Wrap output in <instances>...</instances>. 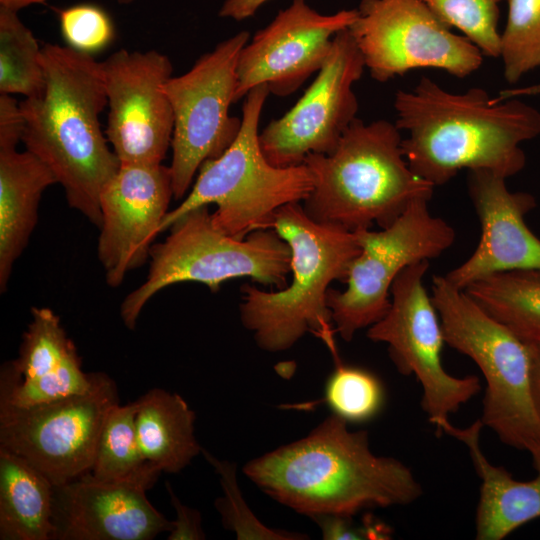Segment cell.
Returning a JSON list of instances; mask_svg holds the SVG:
<instances>
[{
	"label": "cell",
	"mask_w": 540,
	"mask_h": 540,
	"mask_svg": "<svg viewBox=\"0 0 540 540\" xmlns=\"http://www.w3.org/2000/svg\"><path fill=\"white\" fill-rule=\"evenodd\" d=\"M352 517V515L324 514L310 518L320 527L322 538L326 540L391 538V527L374 516L366 514L360 525H356Z\"/></svg>",
	"instance_id": "34"
},
{
	"label": "cell",
	"mask_w": 540,
	"mask_h": 540,
	"mask_svg": "<svg viewBox=\"0 0 540 540\" xmlns=\"http://www.w3.org/2000/svg\"><path fill=\"white\" fill-rule=\"evenodd\" d=\"M52 482L0 448V539L52 540Z\"/></svg>",
	"instance_id": "23"
},
{
	"label": "cell",
	"mask_w": 540,
	"mask_h": 540,
	"mask_svg": "<svg viewBox=\"0 0 540 540\" xmlns=\"http://www.w3.org/2000/svg\"><path fill=\"white\" fill-rule=\"evenodd\" d=\"M161 473L148 462L123 480H99L88 472L53 485L52 540H150L169 532L172 521L146 497Z\"/></svg>",
	"instance_id": "17"
},
{
	"label": "cell",
	"mask_w": 540,
	"mask_h": 540,
	"mask_svg": "<svg viewBox=\"0 0 540 540\" xmlns=\"http://www.w3.org/2000/svg\"><path fill=\"white\" fill-rule=\"evenodd\" d=\"M137 402L116 404L108 412L97 443L91 475L99 480L129 478L146 465L136 434Z\"/></svg>",
	"instance_id": "27"
},
{
	"label": "cell",
	"mask_w": 540,
	"mask_h": 540,
	"mask_svg": "<svg viewBox=\"0 0 540 540\" xmlns=\"http://www.w3.org/2000/svg\"><path fill=\"white\" fill-rule=\"evenodd\" d=\"M116 2H118L119 4H130L136 0H114Z\"/></svg>",
	"instance_id": "40"
},
{
	"label": "cell",
	"mask_w": 540,
	"mask_h": 540,
	"mask_svg": "<svg viewBox=\"0 0 540 540\" xmlns=\"http://www.w3.org/2000/svg\"><path fill=\"white\" fill-rule=\"evenodd\" d=\"M507 5L499 57L505 80L514 84L540 68V0H507Z\"/></svg>",
	"instance_id": "29"
},
{
	"label": "cell",
	"mask_w": 540,
	"mask_h": 540,
	"mask_svg": "<svg viewBox=\"0 0 540 540\" xmlns=\"http://www.w3.org/2000/svg\"><path fill=\"white\" fill-rule=\"evenodd\" d=\"M136 402L135 427L143 458L162 472L179 473L202 450L194 435V411L179 394L160 388Z\"/></svg>",
	"instance_id": "22"
},
{
	"label": "cell",
	"mask_w": 540,
	"mask_h": 540,
	"mask_svg": "<svg viewBox=\"0 0 540 540\" xmlns=\"http://www.w3.org/2000/svg\"><path fill=\"white\" fill-rule=\"evenodd\" d=\"M100 64L109 108L104 132L120 164H162L174 126L165 92L170 59L157 50L120 49Z\"/></svg>",
	"instance_id": "15"
},
{
	"label": "cell",
	"mask_w": 540,
	"mask_h": 540,
	"mask_svg": "<svg viewBox=\"0 0 540 540\" xmlns=\"http://www.w3.org/2000/svg\"><path fill=\"white\" fill-rule=\"evenodd\" d=\"M42 92L19 102L21 142L55 175L69 207L101 224L100 196L120 168L99 115L107 105L100 62L68 46L41 47Z\"/></svg>",
	"instance_id": "3"
},
{
	"label": "cell",
	"mask_w": 540,
	"mask_h": 540,
	"mask_svg": "<svg viewBox=\"0 0 540 540\" xmlns=\"http://www.w3.org/2000/svg\"><path fill=\"white\" fill-rule=\"evenodd\" d=\"M201 453L219 475L223 496L215 500L225 529L236 534L240 540H304L308 535L270 528L264 525L246 504L238 486L236 465L219 460L202 448Z\"/></svg>",
	"instance_id": "31"
},
{
	"label": "cell",
	"mask_w": 540,
	"mask_h": 540,
	"mask_svg": "<svg viewBox=\"0 0 540 540\" xmlns=\"http://www.w3.org/2000/svg\"><path fill=\"white\" fill-rule=\"evenodd\" d=\"M97 372L85 373L81 359L74 350L54 371L40 377L18 380L2 365L0 372V402L16 407H32L89 391Z\"/></svg>",
	"instance_id": "28"
},
{
	"label": "cell",
	"mask_w": 540,
	"mask_h": 540,
	"mask_svg": "<svg viewBox=\"0 0 540 540\" xmlns=\"http://www.w3.org/2000/svg\"><path fill=\"white\" fill-rule=\"evenodd\" d=\"M468 172V192L480 220L481 237L470 257L445 278L465 290L495 273L540 270V239L524 219L536 207L534 196L511 192L506 179L493 172Z\"/></svg>",
	"instance_id": "19"
},
{
	"label": "cell",
	"mask_w": 540,
	"mask_h": 540,
	"mask_svg": "<svg viewBox=\"0 0 540 540\" xmlns=\"http://www.w3.org/2000/svg\"><path fill=\"white\" fill-rule=\"evenodd\" d=\"M395 125L411 170L434 187L462 169L487 170L505 179L526 164L521 144L540 135V111L520 100H495L474 87L445 90L421 77L394 97Z\"/></svg>",
	"instance_id": "1"
},
{
	"label": "cell",
	"mask_w": 540,
	"mask_h": 540,
	"mask_svg": "<svg viewBox=\"0 0 540 540\" xmlns=\"http://www.w3.org/2000/svg\"><path fill=\"white\" fill-rule=\"evenodd\" d=\"M56 183L53 172L31 152L0 147L1 293L37 224L42 194Z\"/></svg>",
	"instance_id": "21"
},
{
	"label": "cell",
	"mask_w": 540,
	"mask_h": 540,
	"mask_svg": "<svg viewBox=\"0 0 540 540\" xmlns=\"http://www.w3.org/2000/svg\"><path fill=\"white\" fill-rule=\"evenodd\" d=\"M528 344L531 355V396L535 410L540 417V342Z\"/></svg>",
	"instance_id": "38"
},
{
	"label": "cell",
	"mask_w": 540,
	"mask_h": 540,
	"mask_svg": "<svg viewBox=\"0 0 540 540\" xmlns=\"http://www.w3.org/2000/svg\"><path fill=\"white\" fill-rule=\"evenodd\" d=\"M431 289L445 343L470 357L485 379L483 426L502 443L529 452L540 444V417L531 396L529 344L445 276L435 275Z\"/></svg>",
	"instance_id": "8"
},
{
	"label": "cell",
	"mask_w": 540,
	"mask_h": 540,
	"mask_svg": "<svg viewBox=\"0 0 540 540\" xmlns=\"http://www.w3.org/2000/svg\"><path fill=\"white\" fill-rule=\"evenodd\" d=\"M325 401L347 422H364L376 416L384 402V389L371 372L335 361L325 386Z\"/></svg>",
	"instance_id": "30"
},
{
	"label": "cell",
	"mask_w": 540,
	"mask_h": 540,
	"mask_svg": "<svg viewBox=\"0 0 540 540\" xmlns=\"http://www.w3.org/2000/svg\"><path fill=\"white\" fill-rule=\"evenodd\" d=\"M171 505L176 511V519L172 521L168 540H203L206 538L201 526L199 511L184 505L174 493L171 485L166 482Z\"/></svg>",
	"instance_id": "35"
},
{
	"label": "cell",
	"mask_w": 540,
	"mask_h": 540,
	"mask_svg": "<svg viewBox=\"0 0 540 540\" xmlns=\"http://www.w3.org/2000/svg\"><path fill=\"white\" fill-rule=\"evenodd\" d=\"M356 16L357 9L321 14L306 0H292L241 50L235 102L259 85L279 97L296 92L321 69L333 38Z\"/></svg>",
	"instance_id": "16"
},
{
	"label": "cell",
	"mask_w": 540,
	"mask_h": 540,
	"mask_svg": "<svg viewBox=\"0 0 540 540\" xmlns=\"http://www.w3.org/2000/svg\"><path fill=\"white\" fill-rule=\"evenodd\" d=\"M23 130L24 118L19 102L9 94H0V147H17Z\"/></svg>",
	"instance_id": "36"
},
{
	"label": "cell",
	"mask_w": 540,
	"mask_h": 540,
	"mask_svg": "<svg viewBox=\"0 0 540 540\" xmlns=\"http://www.w3.org/2000/svg\"><path fill=\"white\" fill-rule=\"evenodd\" d=\"M116 404V383L102 372L82 394L26 408L0 402V448L53 485L66 483L91 471L105 418Z\"/></svg>",
	"instance_id": "13"
},
{
	"label": "cell",
	"mask_w": 540,
	"mask_h": 540,
	"mask_svg": "<svg viewBox=\"0 0 540 540\" xmlns=\"http://www.w3.org/2000/svg\"><path fill=\"white\" fill-rule=\"evenodd\" d=\"M395 123L356 118L330 154H309L304 163L313 187L302 202L321 225L350 232L386 228L413 203L430 200L434 186L409 167Z\"/></svg>",
	"instance_id": "4"
},
{
	"label": "cell",
	"mask_w": 540,
	"mask_h": 540,
	"mask_svg": "<svg viewBox=\"0 0 540 540\" xmlns=\"http://www.w3.org/2000/svg\"><path fill=\"white\" fill-rule=\"evenodd\" d=\"M502 0H423L450 28L458 29L484 56H500L499 4Z\"/></svg>",
	"instance_id": "32"
},
{
	"label": "cell",
	"mask_w": 540,
	"mask_h": 540,
	"mask_svg": "<svg viewBox=\"0 0 540 540\" xmlns=\"http://www.w3.org/2000/svg\"><path fill=\"white\" fill-rule=\"evenodd\" d=\"M18 357L3 366L18 380L43 376L57 369L76 350L60 318L46 307H33Z\"/></svg>",
	"instance_id": "26"
},
{
	"label": "cell",
	"mask_w": 540,
	"mask_h": 540,
	"mask_svg": "<svg viewBox=\"0 0 540 540\" xmlns=\"http://www.w3.org/2000/svg\"><path fill=\"white\" fill-rule=\"evenodd\" d=\"M480 419L465 428L446 422L441 434L463 442L481 479L476 511V539L501 540L522 525L540 517V444L531 454L537 472L531 480L515 479L504 467L489 462L480 446Z\"/></svg>",
	"instance_id": "20"
},
{
	"label": "cell",
	"mask_w": 540,
	"mask_h": 540,
	"mask_svg": "<svg viewBox=\"0 0 540 540\" xmlns=\"http://www.w3.org/2000/svg\"><path fill=\"white\" fill-rule=\"evenodd\" d=\"M428 200L413 203L380 231L355 232L360 253L351 262L344 290L329 288L327 305L335 332L347 342L387 313L390 291L408 266L440 256L455 241L454 228L428 209Z\"/></svg>",
	"instance_id": "9"
},
{
	"label": "cell",
	"mask_w": 540,
	"mask_h": 540,
	"mask_svg": "<svg viewBox=\"0 0 540 540\" xmlns=\"http://www.w3.org/2000/svg\"><path fill=\"white\" fill-rule=\"evenodd\" d=\"M268 228L290 248L292 278L277 291L245 284L239 304L243 326L267 352L288 350L311 332L325 342L334 360L339 359L326 297L333 281H345L360 253L355 232L314 222L301 203L279 208Z\"/></svg>",
	"instance_id": "5"
},
{
	"label": "cell",
	"mask_w": 540,
	"mask_h": 540,
	"mask_svg": "<svg viewBox=\"0 0 540 540\" xmlns=\"http://www.w3.org/2000/svg\"><path fill=\"white\" fill-rule=\"evenodd\" d=\"M61 35L67 46L92 55L106 48L115 35L109 14L92 3H80L57 11Z\"/></svg>",
	"instance_id": "33"
},
{
	"label": "cell",
	"mask_w": 540,
	"mask_h": 540,
	"mask_svg": "<svg viewBox=\"0 0 540 540\" xmlns=\"http://www.w3.org/2000/svg\"><path fill=\"white\" fill-rule=\"evenodd\" d=\"M465 292L521 340L540 342V270L495 273Z\"/></svg>",
	"instance_id": "24"
},
{
	"label": "cell",
	"mask_w": 540,
	"mask_h": 540,
	"mask_svg": "<svg viewBox=\"0 0 540 540\" xmlns=\"http://www.w3.org/2000/svg\"><path fill=\"white\" fill-rule=\"evenodd\" d=\"M268 1L270 0H225L219 10V16L242 21L253 16Z\"/></svg>",
	"instance_id": "37"
},
{
	"label": "cell",
	"mask_w": 540,
	"mask_h": 540,
	"mask_svg": "<svg viewBox=\"0 0 540 540\" xmlns=\"http://www.w3.org/2000/svg\"><path fill=\"white\" fill-rule=\"evenodd\" d=\"M332 414L305 437L247 462L243 473L260 490L297 513L352 515L405 506L423 489L400 460L370 449L366 430L350 431Z\"/></svg>",
	"instance_id": "2"
},
{
	"label": "cell",
	"mask_w": 540,
	"mask_h": 540,
	"mask_svg": "<svg viewBox=\"0 0 540 540\" xmlns=\"http://www.w3.org/2000/svg\"><path fill=\"white\" fill-rule=\"evenodd\" d=\"M429 265V260L412 264L397 276L390 291V307L383 318L368 327L367 338L385 343L398 372L417 378L422 410L440 436L450 415L473 398L481 385L475 375L455 377L444 369L443 329L423 283Z\"/></svg>",
	"instance_id": "10"
},
{
	"label": "cell",
	"mask_w": 540,
	"mask_h": 540,
	"mask_svg": "<svg viewBox=\"0 0 540 540\" xmlns=\"http://www.w3.org/2000/svg\"><path fill=\"white\" fill-rule=\"evenodd\" d=\"M269 94L266 85H259L245 96L236 139L219 157L202 164L186 197L165 215L160 233L185 213L215 204V228L242 239L268 228L279 208L305 200L313 187L307 166L276 167L262 153L259 122Z\"/></svg>",
	"instance_id": "6"
},
{
	"label": "cell",
	"mask_w": 540,
	"mask_h": 540,
	"mask_svg": "<svg viewBox=\"0 0 540 540\" xmlns=\"http://www.w3.org/2000/svg\"><path fill=\"white\" fill-rule=\"evenodd\" d=\"M365 63L348 28L338 32L330 53L304 94L259 133L265 158L276 167L298 166L309 154L332 153L357 118L353 91Z\"/></svg>",
	"instance_id": "14"
},
{
	"label": "cell",
	"mask_w": 540,
	"mask_h": 540,
	"mask_svg": "<svg viewBox=\"0 0 540 540\" xmlns=\"http://www.w3.org/2000/svg\"><path fill=\"white\" fill-rule=\"evenodd\" d=\"M48 0H0V7L19 12L21 9L32 6L46 4Z\"/></svg>",
	"instance_id": "39"
},
{
	"label": "cell",
	"mask_w": 540,
	"mask_h": 540,
	"mask_svg": "<svg viewBox=\"0 0 540 540\" xmlns=\"http://www.w3.org/2000/svg\"><path fill=\"white\" fill-rule=\"evenodd\" d=\"M348 30L370 76L381 83L417 69L466 78L483 63L480 49L423 0H361Z\"/></svg>",
	"instance_id": "12"
},
{
	"label": "cell",
	"mask_w": 540,
	"mask_h": 540,
	"mask_svg": "<svg viewBox=\"0 0 540 540\" xmlns=\"http://www.w3.org/2000/svg\"><path fill=\"white\" fill-rule=\"evenodd\" d=\"M169 229L166 239L150 250L145 281L121 303L120 316L130 330L155 294L179 282H199L211 292L225 281L244 277L277 289L288 283L291 251L272 228L234 238L216 229L209 207L202 206L179 217Z\"/></svg>",
	"instance_id": "7"
},
{
	"label": "cell",
	"mask_w": 540,
	"mask_h": 540,
	"mask_svg": "<svg viewBox=\"0 0 540 540\" xmlns=\"http://www.w3.org/2000/svg\"><path fill=\"white\" fill-rule=\"evenodd\" d=\"M41 47L18 12L0 7V94L37 96L44 85Z\"/></svg>",
	"instance_id": "25"
},
{
	"label": "cell",
	"mask_w": 540,
	"mask_h": 540,
	"mask_svg": "<svg viewBox=\"0 0 540 540\" xmlns=\"http://www.w3.org/2000/svg\"><path fill=\"white\" fill-rule=\"evenodd\" d=\"M248 41L247 31L236 33L165 84L174 119L169 168L175 200L187 195L202 164L219 157L240 131L241 119L229 110L235 103L239 55Z\"/></svg>",
	"instance_id": "11"
},
{
	"label": "cell",
	"mask_w": 540,
	"mask_h": 540,
	"mask_svg": "<svg viewBox=\"0 0 540 540\" xmlns=\"http://www.w3.org/2000/svg\"><path fill=\"white\" fill-rule=\"evenodd\" d=\"M173 198L169 166L120 165L100 196L97 254L110 287L142 266Z\"/></svg>",
	"instance_id": "18"
}]
</instances>
